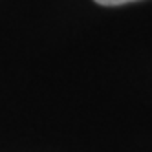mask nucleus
<instances>
[{"instance_id": "nucleus-1", "label": "nucleus", "mask_w": 152, "mask_h": 152, "mask_svg": "<svg viewBox=\"0 0 152 152\" xmlns=\"http://www.w3.org/2000/svg\"><path fill=\"white\" fill-rule=\"evenodd\" d=\"M101 6H121V4H128V2H136V0H95Z\"/></svg>"}]
</instances>
